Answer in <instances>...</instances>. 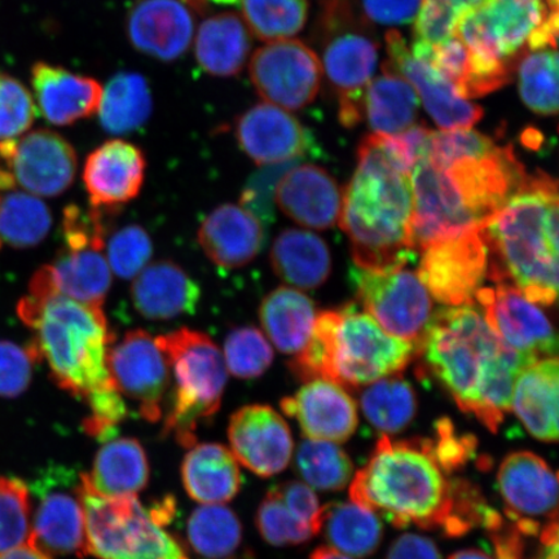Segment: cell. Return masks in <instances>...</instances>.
Returning <instances> with one entry per match:
<instances>
[{
	"instance_id": "cell-1",
	"label": "cell",
	"mask_w": 559,
	"mask_h": 559,
	"mask_svg": "<svg viewBox=\"0 0 559 559\" xmlns=\"http://www.w3.org/2000/svg\"><path fill=\"white\" fill-rule=\"evenodd\" d=\"M417 345L424 372L492 432L512 409L520 373L535 362L507 346L473 306H447L432 313Z\"/></svg>"
},
{
	"instance_id": "cell-2",
	"label": "cell",
	"mask_w": 559,
	"mask_h": 559,
	"mask_svg": "<svg viewBox=\"0 0 559 559\" xmlns=\"http://www.w3.org/2000/svg\"><path fill=\"white\" fill-rule=\"evenodd\" d=\"M412 214L411 171L391 153L382 135L367 136L358 152V167L342 194L340 215L356 267L381 271L404 267L414 260Z\"/></svg>"
},
{
	"instance_id": "cell-3",
	"label": "cell",
	"mask_w": 559,
	"mask_h": 559,
	"mask_svg": "<svg viewBox=\"0 0 559 559\" xmlns=\"http://www.w3.org/2000/svg\"><path fill=\"white\" fill-rule=\"evenodd\" d=\"M558 183L542 170L523 183L484 227L487 276L510 284L531 302L558 295Z\"/></svg>"
},
{
	"instance_id": "cell-4",
	"label": "cell",
	"mask_w": 559,
	"mask_h": 559,
	"mask_svg": "<svg viewBox=\"0 0 559 559\" xmlns=\"http://www.w3.org/2000/svg\"><path fill=\"white\" fill-rule=\"evenodd\" d=\"M17 311L35 333L32 345L39 361L47 362L60 389L85 400L93 391L114 384L107 360L116 337L102 307L61 296L50 265L35 272L29 295Z\"/></svg>"
},
{
	"instance_id": "cell-5",
	"label": "cell",
	"mask_w": 559,
	"mask_h": 559,
	"mask_svg": "<svg viewBox=\"0 0 559 559\" xmlns=\"http://www.w3.org/2000/svg\"><path fill=\"white\" fill-rule=\"evenodd\" d=\"M349 498L397 528L415 523L442 530L452 512L453 479L432 456L431 439L393 442L382 436L366 467L356 473Z\"/></svg>"
},
{
	"instance_id": "cell-6",
	"label": "cell",
	"mask_w": 559,
	"mask_h": 559,
	"mask_svg": "<svg viewBox=\"0 0 559 559\" xmlns=\"http://www.w3.org/2000/svg\"><path fill=\"white\" fill-rule=\"evenodd\" d=\"M414 345L383 331L355 306L318 314L307 345L289 362L298 380H328L356 389L396 376L408 366Z\"/></svg>"
},
{
	"instance_id": "cell-7",
	"label": "cell",
	"mask_w": 559,
	"mask_h": 559,
	"mask_svg": "<svg viewBox=\"0 0 559 559\" xmlns=\"http://www.w3.org/2000/svg\"><path fill=\"white\" fill-rule=\"evenodd\" d=\"M156 342L175 380L164 432L192 447L199 426L221 408L227 383L225 359L207 334L191 328L159 335Z\"/></svg>"
},
{
	"instance_id": "cell-8",
	"label": "cell",
	"mask_w": 559,
	"mask_h": 559,
	"mask_svg": "<svg viewBox=\"0 0 559 559\" xmlns=\"http://www.w3.org/2000/svg\"><path fill=\"white\" fill-rule=\"evenodd\" d=\"M88 555L102 559H188L134 495L102 496L82 478Z\"/></svg>"
},
{
	"instance_id": "cell-9",
	"label": "cell",
	"mask_w": 559,
	"mask_h": 559,
	"mask_svg": "<svg viewBox=\"0 0 559 559\" xmlns=\"http://www.w3.org/2000/svg\"><path fill=\"white\" fill-rule=\"evenodd\" d=\"M38 506L29 540L47 555H88L81 474L73 467L50 465L29 487Z\"/></svg>"
},
{
	"instance_id": "cell-10",
	"label": "cell",
	"mask_w": 559,
	"mask_h": 559,
	"mask_svg": "<svg viewBox=\"0 0 559 559\" xmlns=\"http://www.w3.org/2000/svg\"><path fill=\"white\" fill-rule=\"evenodd\" d=\"M362 306L383 331L417 342L432 314L431 296L421 280L404 267L349 272Z\"/></svg>"
},
{
	"instance_id": "cell-11",
	"label": "cell",
	"mask_w": 559,
	"mask_h": 559,
	"mask_svg": "<svg viewBox=\"0 0 559 559\" xmlns=\"http://www.w3.org/2000/svg\"><path fill=\"white\" fill-rule=\"evenodd\" d=\"M550 5L558 0H484L461 16L454 34L477 58L512 64Z\"/></svg>"
},
{
	"instance_id": "cell-12",
	"label": "cell",
	"mask_w": 559,
	"mask_h": 559,
	"mask_svg": "<svg viewBox=\"0 0 559 559\" xmlns=\"http://www.w3.org/2000/svg\"><path fill=\"white\" fill-rule=\"evenodd\" d=\"M417 276L438 302L472 306L488 270L484 228L444 237L421 250Z\"/></svg>"
},
{
	"instance_id": "cell-13",
	"label": "cell",
	"mask_w": 559,
	"mask_h": 559,
	"mask_svg": "<svg viewBox=\"0 0 559 559\" xmlns=\"http://www.w3.org/2000/svg\"><path fill=\"white\" fill-rule=\"evenodd\" d=\"M250 80L262 99L285 110H299L318 96L323 66L304 41H271L250 60Z\"/></svg>"
},
{
	"instance_id": "cell-14",
	"label": "cell",
	"mask_w": 559,
	"mask_h": 559,
	"mask_svg": "<svg viewBox=\"0 0 559 559\" xmlns=\"http://www.w3.org/2000/svg\"><path fill=\"white\" fill-rule=\"evenodd\" d=\"M0 158L15 185L40 198L64 193L79 167L72 144L50 130H35L0 143Z\"/></svg>"
},
{
	"instance_id": "cell-15",
	"label": "cell",
	"mask_w": 559,
	"mask_h": 559,
	"mask_svg": "<svg viewBox=\"0 0 559 559\" xmlns=\"http://www.w3.org/2000/svg\"><path fill=\"white\" fill-rule=\"evenodd\" d=\"M475 299L495 334L531 361L557 358L558 338L554 324L539 307L510 284L480 288Z\"/></svg>"
},
{
	"instance_id": "cell-16",
	"label": "cell",
	"mask_w": 559,
	"mask_h": 559,
	"mask_svg": "<svg viewBox=\"0 0 559 559\" xmlns=\"http://www.w3.org/2000/svg\"><path fill=\"white\" fill-rule=\"evenodd\" d=\"M107 365L117 390L139 404V414L146 421L157 423L163 416L170 368L156 338L143 330L126 333L111 344Z\"/></svg>"
},
{
	"instance_id": "cell-17",
	"label": "cell",
	"mask_w": 559,
	"mask_h": 559,
	"mask_svg": "<svg viewBox=\"0 0 559 559\" xmlns=\"http://www.w3.org/2000/svg\"><path fill=\"white\" fill-rule=\"evenodd\" d=\"M442 169L481 227L507 204L527 177L510 145H496L484 156L460 158Z\"/></svg>"
},
{
	"instance_id": "cell-18",
	"label": "cell",
	"mask_w": 559,
	"mask_h": 559,
	"mask_svg": "<svg viewBox=\"0 0 559 559\" xmlns=\"http://www.w3.org/2000/svg\"><path fill=\"white\" fill-rule=\"evenodd\" d=\"M228 439L237 461L260 477L286 469L293 454L288 424L269 405H247L229 419Z\"/></svg>"
},
{
	"instance_id": "cell-19",
	"label": "cell",
	"mask_w": 559,
	"mask_h": 559,
	"mask_svg": "<svg viewBox=\"0 0 559 559\" xmlns=\"http://www.w3.org/2000/svg\"><path fill=\"white\" fill-rule=\"evenodd\" d=\"M386 45L390 58L386 64L414 86L440 129H472L481 120L484 110L460 97L451 83L428 61L416 59L400 33L389 32Z\"/></svg>"
},
{
	"instance_id": "cell-20",
	"label": "cell",
	"mask_w": 559,
	"mask_h": 559,
	"mask_svg": "<svg viewBox=\"0 0 559 559\" xmlns=\"http://www.w3.org/2000/svg\"><path fill=\"white\" fill-rule=\"evenodd\" d=\"M235 135L245 155L262 166L302 159L313 146L310 132L295 116L269 103L245 111Z\"/></svg>"
},
{
	"instance_id": "cell-21",
	"label": "cell",
	"mask_w": 559,
	"mask_h": 559,
	"mask_svg": "<svg viewBox=\"0 0 559 559\" xmlns=\"http://www.w3.org/2000/svg\"><path fill=\"white\" fill-rule=\"evenodd\" d=\"M377 61L376 41L361 32L333 35L325 46L323 70L337 91L340 120L346 128L359 124L365 116L366 93Z\"/></svg>"
},
{
	"instance_id": "cell-22",
	"label": "cell",
	"mask_w": 559,
	"mask_h": 559,
	"mask_svg": "<svg viewBox=\"0 0 559 559\" xmlns=\"http://www.w3.org/2000/svg\"><path fill=\"white\" fill-rule=\"evenodd\" d=\"M142 150L122 139H111L90 153L83 170L90 206L117 212L138 198L145 179Z\"/></svg>"
},
{
	"instance_id": "cell-23",
	"label": "cell",
	"mask_w": 559,
	"mask_h": 559,
	"mask_svg": "<svg viewBox=\"0 0 559 559\" xmlns=\"http://www.w3.org/2000/svg\"><path fill=\"white\" fill-rule=\"evenodd\" d=\"M498 484L506 513L513 522L557 521V475L537 454L528 451L510 453L500 465Z\"/></svg>"
},
{
	"instance_id": "cell-24",
	"label": "cell",
	"mask_w": 559,
	"mask_h": 559,
	"mask_svg": "<svg viewBox=\"0 0 559 559\" xmlns=\"http://www.w3.org/2000/svg\"><path fill=\"white\" fill-rule=\"evenodd\" d=\"M194 19L185 0H136L128 16V37L138 51L174 61L192 44Z\"/></svg>"
},
{
	"instance_id": "cell-25",
	"label": "cell",
	"mask_w": 559,
	"mask_h": 559,
	"mask_svg": "<svg viewBox=\"0 0 559 559\" xmlns=\"http://www.w3.org/2000/svg\"><path fill=\"white\" fill-rule=\"evenodd\" d=\"M285 415L296 418L304 435L326 442H346L358 428V408L341 384L328 380L306 382L295 396L282 402Z\"/></svg>"
},
{
	"instance_id": "cell-26",
	"label": "cell",
	"mask_w": 559,
	"mask_h": 559,
	"mask_svg": "<svg viewBox=\"0 0 559 559\" xmlns=\"http://www.w3.org/2000/svg\"><path fill=\"white\" fill-rule=\"evenodd\" d=\"M275 202L298 225L328 229L340 221L342 192L337 181L314 165H296L278 180Z\"/></svg>"
},
{
	"instance_id": "cell-27",
	"label": "cell",
	"mask_w": 559,
	"mask_h": 559,
	"mask_svg": "<svg viewBox=\"0 0 559 559\" xmlns=\"http://www.w3.org/2000/svg\"><path fill=\"white\" fill-rule=\"evenodd\" d=\"M200 247L221 269H241L255 260L264 247L261 221L241 205L225 204L213 210L199 228Z\"/></svg>"
},
{
	"instance_id": "cell-28",
	"label": "cell",
	"mask_w": 559,
	"mask_h": 559,
	"mask_svg": "<svg viewBox=\"0 0 559 559\" xmlns=\"http://www.w3.org/2000/svg\"><path fill=\"white\" fill-rule=\"evenodd\" d=\"M201 296L199 283L169 260L146 265L131 286L132 305L143 318L153 321L194 313Z\"/></svg>"
},
{
	"instance_id": "cell-29",
	"label": "cell",
	"mask_w": 559,
	"mask_h": 559,
	"mask_svg": "<svg viewBox=\"0 0 559 559\" xmlns=\"http://www.w3.org/2000/svg\"><path fill=\"white\" fill-rule=\"evenodd\" d=\"M32 83L41 115L52 124H73L99 109L103 87L90 76L37 62L32 68Z\"/></svg>"
},
{
	"instance_id": "cell-30",
	"label": "cell",
	"mask_w": 559,
	"mask_h": 559,
	"mask_svg": "<svg viewBox=\"0 0 559 559\" xmlns=\"http://www.w3.org/2000/svg\"><path fill=\"white\" fill-rule=\"evenodd\" d=\"M558 358L524 368L513 390L512 408L531 436L542 442L558 440Z\"/></svg>"
},
{
	"instance_id": "cell-31",
	"label": "cell",
	"mask_w": 559,
	"mask_h": 559,
	"mask_svg": "<svg viewBox=\"0 0 559 559\" xmlns=\"http://www.w3.org/2000/svg\"><path fill=\"white\" fill-rule=\"evenodd\" d=\"M181 479L187 493L207 506L233 500L242 485L233 452L216 443L192 445L181 465Z\"/></svg>"
},
{
	"instance_id": "cell-32",
	"label": "cell",
	"mask_w": 559,
	"mask_h": 559,
	"mask_svg": "<svg viewBox=\"0 0 559 559\" xmlns=\"http://www.w3.org/2000/svg\"><path fill=\"white\" fill-rule=\"evenodd\" d=\"M271 265L284 283L311 290L331 275L330 248L321 237L304 229H285L271 249Z\"/></svg>"
},
{
	"instance_id": "cell-33",
	"label": "cell",
	"mask_w": 559,
	"mask_h": 559,
	"mask_svg": "<svg viewBox=\"0 0 559 559\" xmlns=\"http://www.w3.org/2000/svg\"><path fill=\"white\" fill-rule=\"evenodd\" d=\"M82 478L97 495H134L148 484V459L136 439H111L97 452L93 471Z\"/></svg>"
},
{
	"instance_id": "cell-34",
	"label": "cell",
	"mask_w": 559,
	"mask_h": 559,
	"mask_svg": "<svg viewBox=\"0 0 559 559\" xmlns=\"http://www.w3.org/2000/svg\"><path fill=\"white\" fill-rule=\"evenodd\" d=\"M247 25L235 13H219L201 24L194 55L199 66L215 76L240 73L250 53Z\"/></svg>"
},
{
	"instance_id": "cell-35",
	"label": "cell",
	"mask_w": 559,
	"mask_h": 559,
	"mask_svg": "<svg viewBox=\"0 0 559 559\" xmlns=\"http://www.w3.org/2000/svg\"><path fill=\"white\" fill-rule=\"evenodd\" d=\"M312 300L293 288H277L260 307L261 324L272 344L284 354L296 355L310 341L317 321Z\"/></svg>"
},
{
	"instance_id": "cell-36",
	"label": "cell",
	"mask_w": 559,
	"mask_h": 559,
	"mask_svg": "<svg viewBox=\"0 0 559 559\" xmlns=\"http://www.w3.org/2000/svg\"><path fill=\"white\" fill-rule=\"evenodd\" d=\"M382 70L383 74L369 83L365 114L374 134H401L415 124L419 97L414 86L386 62Z\"/></svg>"
},
{
	"instance_id": "cell-37",
	"label": "cell",
	"mask_w": 559,
	"mask_h": 559,
	"mask_svg": "<svg viewBox=\"0 0 559 559\" xmlns=\"http://www.w3.org/2000/svg\"><path fill=\"white\" fill-rule=\"evenodd\" d=\"M50 269L61 296L103 309L111 286V271L102 249H64Z\"/></svg>"
},
{
	"instance_id": "cell-38",
	"label": "cell",
	"mask_w": 559,
	"mask_h": 559,
	"mask_svg": "<svg viewBox=\"0 0 559 559\" xmlns=\"http://www.w3.org/2000/svg\"><path fill=\"white\" fill-rule=\"evenodd\" d=\"M331 548L346 557L366 558L379 549L383 526L372 510L354 502L323 507L321 528Z\"/></svg>"
},
{
	"instance_id": "cell-39",
	"label": "cell",
	"mask_w": 559,
	"mask_h": 559,
	"mask_svg": "<svg viewBox=\"0 0 559 559\" xmlns=\"http://www.w3.org/2000/svg\"><path fill=\"white\" fill-rule=\"evenodd\" d=\"M148 83L138 73H118L103 88L99 120L109 134L124 135L142 128L152 114Z\"/></svg>"
},
{
	"instance_id": "cell-40",
	"label": "cell",
	"mask_w": 559,
	"mask_h": 559,
	"mask_svg": "<svg viewBox=\"0 0 559 559\" xmlns=\"http://www.w3.org/2000/svg\"><path fill=\"white\" fill-rule=\"evenodd\" d=\"M360 403L362 414L383 436L408 428L417 414L414 388L397 376L376 381L361 394Z\"/></svg>"
},
{
	"instance_id": "cell-41",
	"label": "cell",
	"mask_w": 559,
	"mask_h": 559,
	"mask_svg": "<svg viewBox=\"0 0 559 559\" xmlns=\"http://www.w3.org/2000/svg\"><path fill=\"white\" fill-rule=\"evenodd\" d=\"M51 223L50 210L33 194L12 192L0 199V245L33 248L46 239Z\"/></svg>"
},
{
	"instance_id": "cell-42",
	"label": "cell",
	"mask_w": 559,
	"mask_h": 559,
	"mask_svg": "<svg viewBox=\"0 0 559 559\" xmlns=\"http://www.w3.org/2000/svg\"><path fill=\"white\" fill-rule=\"evenodd\" d=\"M188 540L209 558H227L240 548L242 527L233 510L207 506L195 509L188 521Z\"/></svg>"
},
{
	"instance_id": "cell-43",
	"label": "cell",
	"mask_w": 559,
	"mask_h": 559,
	"mask_svg": "<svg viewBox=\"0 0 559 559\" xmlns=\"http://www.w3.org/2000/svg\"><path fill=\"white\" fill-rule=\"evenodd\" d=\"M296 466L306 484L320 491L344 489L354 473L353 461L341 447L318 439H306L299 444Z\"/></svg>"
},
{
	"instance_id": "cell-44",
	"label": "cell",
	"mask_w": 559,
	"mask_h": 559,
	"mask_svg": "<svg viewBox=\"0 0 559 559\" xmlns=\"http://www.w3.org/2000/svg\"><path fill=\"white\" fill-rule=\"evenodd\" d=\"M249 31L264 41L290 39L304 29L309 15L307 0H241Z\"/></svg>"
},
{
	"instance_id": "cell-45",
	"label": "cell",
	"mask_w": 559,
	"mask_h": 559,
	"mask_svg": "<svg viewBox=\"0 0 559 559\" xmlns=\"http://www.w3.org/2000/svg\"><path fill=\"white\" fill-rule=\"evenodd\" d=\"M522 100L537 115L558 111V53L556 50L531 51L520 66Z\"/></svg>"
},
{
	"instance_id": "cell-46",
	"label": "cell",
	"mask_w": 559,
	"mask_h": 559,
	"mask_svg": "<svg viewBox=\"0 0 559 559\" xmlns=\"http://www.w3.org/2000/svg\"><path fill=\"white\" fill-rule=\"evenodd\" d=\"M226 368L237 379L251 380L261 377L274 361V349L265 335L253 325L235 328L226 337Z\"/></svg>"
},
{
	"instance_id": "cell-47",
	"label": "cell",
	"mask_w": 559,
	"mask_h": 559,
	"mask_svg": "<svg viewBox=\"0 0 559 559\" xmlns=\"http://www.w3.org/2000/svg\"><path fill=\"white\" fill-rule=\"evenodd\" d=\"M31 534L29 486L15 477H0V555L29 542Z\"/></svg>"
},
{
	"instance_id": "cell-48",
	"label": "cell",
	"mask_w": 559,
	"mask_h": 559,
	"mask_svg": "<svg viewBox=\"0 0 559 559\" xmlns=\"http://www.w3.org/2000/svg\"><path fill=\"white\" fill-rule=\"evenodd\" d=\"M257 527L263 539L275 547L304 544L314 535L307 524L289 512L272 488L258 508Z\"/></svg>"
},
{
	"instance_id": "cell-49",
	"label": "cell",
	"mask_w": 559,
	"mask_h": 559,
	"mask_svg": "<svg viewBox=\"0 0 559 559\" xmlns=\"http://www.w3.org/2000/svg\"><path fill=\"white\" fill-rule=\"evenodd\" d=\"M153 254L151 236L143 227L130 225L117 230L107 245L110 271L123 280L135 278Z\"/></svg>"
},
{
	"instance_id": "cell-50",
	"label": "cell",
	"mask_w": 559,
	"mask_h": 559,
	"mask_svg": "<svg viewBox=\"0 0 559 559\" xmlns=\"http://www.w3.org/2000/svg\"><path fill=\"white\" fill-rule=\"evenodd\" d=\"M481 2L484 0H423L416 17L415 41L432 46L451 38L461 16Z\"/></svg>"
},
{
	"instance_id": "cell-51",
	"label": "cell",
	"mask_w": 559,
	"mask_h": 559,
	"mask_svg": "<svg viewBox=\"0 0 559 559\" xmlns=\"http://www.w3.org/2000/svg\"><path fill=\"white\" fill-rule=\"evenodd\" d=\"M35 116L37 108L29 91L12 75L0 72V143L23 136Z\"/></svg>"
},
{
	"instance_id": "cell-52",
	"label": "cell",
	"mask_w": 559,
	"mask_h": 559,
	"mask_svg": "<svg viewBox=\"0 0 559 559\" xmlns=\"http://www.w3.org/2000/svg\"><path fill=\"white\" fill-rule=\"evenodd\" d=\"M496 145L491 138L471 129L431 131L424 156L444 167L460 158L484 156Z\"/></svg>"
},
{
	"instance_id": "cell-53",
	"label": "cell",
	"mask_w": 559,
	"mask_h": 559,
	"mask_svg": "<svg viewBox=\"0 0 559 559\" xmlns=\"http://www.w3.org/2000/svg\"><path fill=\"white\" fill-rule=\"evenodd\" d=\"M85 401L88 404L90 416L83 419V429L100 442L115 439L117 426L131 415L123 395L115 383L93 391Z\"/></svg>"
},
{
	"instance_id": "cell-54",
	"label": "cell",
	"mask_w": 559,
	"mask_h": 559,
	"mask_svg": "<svg viewBox=\"0 0 559 559\" xmlns=\"http://www.w3.org/2000/svg\"><path fill=\"white\" fill-rule=\"evenodd\" d=\"M300 160L302 159L267 165L251 175L241 192L240 205L261 221L262 225H270L275 221V192L278 180L293 166L300 164Z\"/></svg>"
},
{
	"instance_id": "cell-55",
	"label": "cell",
	"mask_w": 559,
	"mask_h": 559,
	"mask_svg": "<svg viewBox=\"0 0 559 559\" xmlns=\"http://www.w3.org/2000/svg\"><path fill=\"white\" fill-rule=\"evenodd\" d=\"M436 435L431 439L432 456L445 474L463 469L477 452V438L473 435H460L450 418L439 419Z\"/></svg>"
},
{
	"instance_id": "cell-56",
	"label": "cell",
	"mask_w": 559,
	"mask_h": 559,
	"mask_svg": "<svg viewBox=\"0 0 559 559\" xmlns=\"http://www.w3.org/2000/svg\"><path fill=\"white\" fill-rule=\"evenodd\" d=\"M37 349L31 344L21 347L13 342H0V396L15 397L29 388Z\"/></svg>"
},
{
	"instance_id": "cell-57",
	"label": "cell",
	"mask_w": 559,
	"mask_h": 559,
	"mask_svg": "<svg viewBox=\"0 0 559 559\" xmlns=\"http://www.w3.org/2000/svg\"><path fill=\"white\" fill-rule=\"evenodd\" d=\"M272 489L298 521L307 524L314 535L320 533L323 507L320 506L318 496L311 487L302 481H286Z\"/></svg>"
},
{
	"instance_id": "cell-58",
	"label": "cell",
	"mask_w": 559,
	"mask_h": 559,
	"mask_svg": "<svg viewBox=\"0 0 559 559\" xmlns=\"http://www.w3.org/2000/svg\"><path fill=\"white\" fill-rule=\"evenodd\" d=\"M423 0H362L368 19L382 25H404L414 21Z\"/></svg>"
},
{
	"instance_id": "cell-59",
	"label": "cell",
	"mask_w": 559,
	"mask_h": 559,
	"mask_svg": "<svg viewBox=\"0 0 559 559\" xmlns=\"http://www.w3.org/2000/svg\"><path fill=\"white\" fill-rule=\"evenodd\" d=\"M386 559H442V555L428 537L405 534L391 544Z\"/></svg>"
},
{
	"instance_id": "cell-60",
	"label": "cell",
	"mask_w": 559,
	"mask_h": 559,
	"mask_svg": "<svg viewBox=\"0 0 559 559\" xmlns=\"http://www.w3.org/2000/svg\"><path fill=\"white\" fill-rule=\"evenodd\" d=\"M0 559H52L46 551L35 547L29 540L17 548H13L0 555Z\"/></svg>"
},
{
	"instance_id": "cell-61",
	"label": "cell",
	"mask_w": 559,
	"mask_h": 559,
	"mask_svg": "<svg viewBox=\"0 0 559 559\" xmlns=\"http://www.w3.org/2000/svg\"><path fill=\"white\" fill-rule=\"evenodd\" d=\"M450 559H495L493 557L486 554L484 550L467 549L457 551L450 557Z\"/></svg>"
},
{
	"instance_id": "cell-62",
	"label": "cell",
	"mask_w": 559,
	"mask_h": 559,
	"mask_svg": "<svg viewBox=\"0 0 559 559\" xmlns=\"http://www.w3.org/2000/svg\"><path fill=\"white\" fill-rule=\"evenodd\" d=\"M311 559H349L348 557L338 554L337 550L328 547H320L313 551Z\"/></svg>"
},
{
	"instance_id": "cell-63",
	"label": "cell",
	"mask_w": 559,
	"mask_h": 559,
	"mask_svg": "<svg viewBox=\"0 0 559 559\" xmlns=\"http://www.w3.org/2000/svg\"><path fill=\"white\" fill-rule=\"evenodd\" d=\"M204 2V0H202ZM207 2H212L219 5H235L239 4L241 0H207Z\"/></svg>"
}]
</instances>
